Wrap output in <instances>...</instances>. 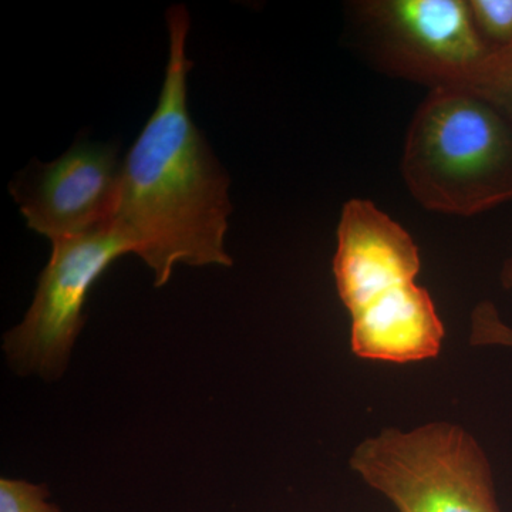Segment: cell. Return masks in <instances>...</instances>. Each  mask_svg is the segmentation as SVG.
<instances>
[{
	"mask_svg": "<svg viewBox=\"0 0 512 512\" xmlns=\"http://www.w3.org/2000/svg\"><path fill=\"white\" fill-rule=\"evenodd\" d=\"M167 23L170 57L163 90L124 158L113 221L136 245L156 286L170 281L177 264L232 265L225 251L229 178L188 111L187 9H168Z\"/></svg>",
	"mask_w": 512,
	"mask_h": 512,
	"instance_id": "obj_1",
	"label": "cell"
},
{
	"mask_svg": "<svg viewBox=\"0 0 512 512\" xmlns=\"http://www.w3.org/2000/svg\"><path fill=\"white\" fill-rule=\"evenodd\" d=\"M400 171L427 211L474 217L512 201V123L477 87L429 90L404 138Z\"/></svg>",
	"mask_w": 512,
	"mask_h": 512,
	"instance_id": "obj_2",
	"label": "cell"
},
{
	"mask_svg": "<svg viewBox=\"0 0 512 512\" xmlns=\"http://www.w3.org/2000/svg\"><path fill=\"white\" fill-rule=\"evenodd\" d=\"M349 466L399 512H501L483 447L448 421L384 429L353 450Z\"/></svg>",
	"mask_w": 512,
	"mask_h": 512,
	"instance_id": "obj_3",
	"label": "cell"
},
{
	"mask_svg": "<svg viewBox=\"0 0 512 512\" xmlns=\"http://www.w3.org/2000/svg\"><path fill=\"white\" fill-rule=\"evenodd\" d=\"M350 10L373 62L429 90L473 84L490 56L468 0H362Z\"/></svg>",
	"mask_w": 512,
	"mask_h": 512,
	"instance_id": "obj_4",
	"label": "cell"
},
{
	"mask_svg": "<svg viewBox=\"0 0 512 512\" xmlns=\"http://www.w3.org/2000/svg\"><path fill=\"white\" fill-rule=\"evenodd\" d=\"M35 299L25 319L6 333L3 350L18 375L53 382L66 372L84 322L83 308L94 282L136 245L116 224L82 237L52 242Z\"/></svg>",
	"mask_w": 512,
	"mask_h": 512,
	"instance_id": "obj_5",
	"label": "cell"
},
{
	"mask_svg": "<svg viewBox=\"0 0 512 512\" xmlns=\"http://www.w3.org/2000/svg\"><path fill=\"white\" fill-rule=\"evenodd\" d=\"M121 168L117 147L76 144L12 188L28 227L50 241L82 237L114 221Z\"/></svg>",
	"mask_w": 512,
	"mask_h": 512,
	"instance_id": "obj_6",
	"label": "cell"
},
{
	"mask_svg": "<svg viewBox=\"0 0 512 512\" xmlns=\"http://www.w3.org/2000/svg\"><path fill=\"white\" fill-rule=\"evenodd\" d=\"M336 239L333 275L350 315L420 274V249L412 235L373 201L345 202Z\"/></svg>",
	"mask_w": 512,
	"mask_h": 512,
	"instance_id": "obj_7",
	"label": "cell"
},
{
	"mask_svg": "<svg viewBox=\"0 0 512 512\" xmlns=\"http://www.w3.org/2000/svg\"><path fill=\"white\" fill-rule=\"evenodd\" d=\"M350 318V348L360 359L423 362L443 348V320L429 291L417 282L384 293Z\"/></svg>",
	"mask_w": 512,
	"mask_h": 512,
	"instance_id": "obj_8",
	"label": "cell"
},
{
	"mask_svg": "<svg viewBox=\"0 0 512 512\" xmlns=\"http://www.w3.org/2000/svg\"><path fill=\"white\" fill-rule=\"evenodd\" d=\"M468 3L488 53L512 52V0H468Z\"/></svg>",
	"mask_w": 512,
	"mask_h": 512,
	"instance_id": "obj_9",
	"label": "cell"
},
{
	"mask_svg": "<svg viewBox=\"0 0 512 512\" xmlns=\"http://www.w3.org/2000/svg\"><path fill=\"white\" fill-rule=\"evenodd\" d=\"M470 86L477 87L494 101L512 123V52L488 56Z\"/></svg>",
	"mask_w": 512,
	"mask_h": 512,
	"instance_id": "obj_10",
	"label": "cell"
},
{
	"mask_svg": "<svg viewBox=\"0 0 512 512\" xmlns=\"http://www.w3.org/2000/svg\"><path fill=\"white\" fill-rule=\"evenodd\" d=\"M470 343L473 346H498L512 349V326L491 301L474 306L470 316Z\"/></svg>",
	"mask_w": 512,
	"mask_h": 512,
	"instance_id": "obj_11",
	"label": "cell"
},
{
	"mask_svg": "<svg viewBox=\"0 0 512 512\" xmlns=\"http://www.w3.org/2000/svg\"><path fill=\"white\" fill-rule=\"evenodd\" d=\"M46 485L23 480H0V512H63L56 504L49 503Z\"/></svg>",
	"mask_w": 512,
	"mask_h": 512,
	"instance_id": "obj_12",
	"label": "cell"
},
{
	"mask_svg": "<svg viewBox=\"0 0 512 512\" xmlns=\"http://www.w3.org/2000/svg\"><path fill=\"white\" fill-rule=\"evenodd\" d=\"M500 282L505 289H512V255L505 259L500 272Z\"/></svg>",
	"mask_w": 512,
	"mask_h": 512,
	"instance_id": "obj_13",
	"label": "cell"
}]
</instances>
